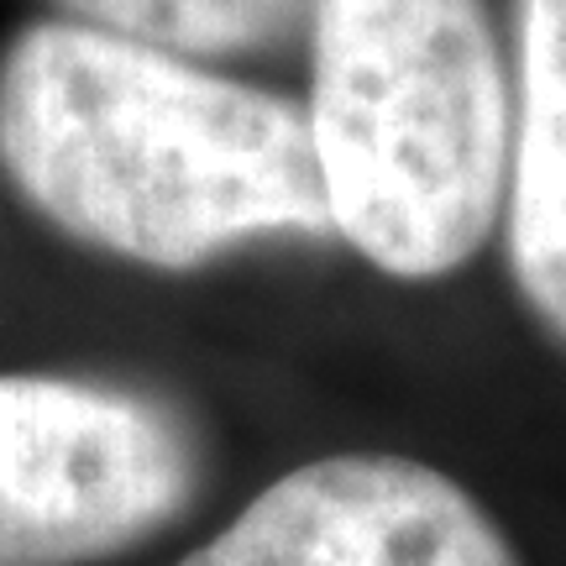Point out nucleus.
I'll return each mask as SVG.
<instances>
[{
  "label": "nucleus",
  "mask_w": 566,
  "mask_h": 566,
  "mask_svg": "<svg viewBox=\"0 0 566 566\" xmlns=\"http://www.w3.org/2000/svg\"><path fill=\"white\" fill-rule=\"evenodd\" d=\"M0 168L63 237L163 273L331 231L304 105L63 17L0 53Z\"/></svg>",
  "instance_id": "obj_1"
},
{
  "label": "nucleus",
  "mask_w": 566,
  "mask_h": 566,
  "mask_svg": "<svg viewBox=\"0 0 566 566\" xmlns=\"http://www.w3.org/2000/svg\"><path fill=\"white\" fill-rule=\"evenodd\" d=\"M200 493V441L153 394L0 373V566H90Z\"/></svg>",
  "instance_id": "obj_3"
},
{
  "label": "nucleus",
  "mask_w": 566,
  "mask_h": 566,
  "mask_svg": "<svg viewBox=\"0 0 566 566\" xmlns=\"http://www.w3.org/2000/svg\"><path fill=\"white\" fill-rule=\"evenodd\" d=\"M509 268L525 304L566 342V0H514Z\"/></svg>",
  "instance_id": "obj_5"
},
{
  "label": "nucleus",
  "mask_w": 566,
  "mask_h": 566,
  "mask_svg": "<svg viewBox=\"0 0 566 566\" xmlns=\"http://www.w3.org/2000/svg\"><path fill=\"white\" fill-rule=\"evenodd\" d=\"M179 566H520V556L457 478L357 451L283 472Z\"/></svg>",
  "instance_id": "obj_4"
},
{
  "label": "nucleus",
  "mask_w": 566,
  "mask_h": 566,
  "mask_svg": "<svg viewBox=\"0 0 566 566\" xmlns=\"http://www.w3.org/2000/svg\"><path fill=\"white\" fill-rule=\"evenodd\" d=\"M63 21H84L174 59H242L310 32L321 0H53Z\"/></svg>",
  "instance_id": "obj_6"
},
{
  "label": "nucleus",
  "mask_w": 566,
  "mask_h": 566,
  "mask_svg": "<svg viewBox=\"0 0 566 566\" xmlns=\"http://www.w3.org/2000/svg\"><path fill=\"white\" fill-rule=\"evenodd\" d=\"M310 142L331 231L394 279H441L499 226L514 84L483 0H321Z\"/></svg>",
  "instance_id": "obj_2"
}]
</instances>
